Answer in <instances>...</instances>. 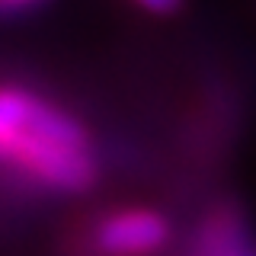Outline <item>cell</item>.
I'll list each match as a JSON object with an SVG mask.
<instances>
[{
  "mask_svg": "<svg viewBox=\"0 0 256 256\" xmlns=\"http://www.w3.org/2000/svg\"><path fill=\"white\" fill-rule=\"evenodd\" d=\"M170 224L157 212H118L106 218L96 230V244L116 256H138L150 253L166 244Z\"/></svg>",
  "mask_w": 256,
  "mask_h": 256,
  "instance_id": "3957f363",
  "label": "cell"
},
{
  "mask_svg": "<svg viewBox=\"0 0 256 256\" xmlns=\"http://www.w3.org/2000/svg\"><path fill=\"white\" fill-rule=\"evenodd\" d=\"M20 4H29V0H6V6H20Z\"/></svg>",
  "mask_w": 256,
  "mask_h": 256,
  "instance_id": "5b68a950",
  "label": "cell"
},
{
  "mask_svg": "<svg viewBox=\"0 0 256 256\" xmlns=\"http://www.w3.org/2000/svg\"><path fill=\"white\" fill-rule=\"evenodd\" d=\"M4 141V154L32 170L38 180L52 182L58 189L77 192L93 182V160L86 157V148H64V144L26 138V134H0Z\"/></svg>",
  "mask_w": 256,
  "mask_h": 256,
  "instance_id": "6da1fadb",
  "label": "cell"
},
{
  "mask_svg": "<svg viewBox=\"0 0 256 256\" xmlns=\"http://www.w3.org/2000/svg\"><path fill=\"white\" fill-rule=\"evenodd\" d=\"M141 10L148 13H157V16H166V13H176L182 6V0H134Z\"/></svg>",
  "mask_w": 256,
  "mask_h": 256,
  "instance_id": "277c9868",
  "label": "cell"
},
{
  "mask_svg": "<svg viewBox=\"0 0 256 256\" xmlns=\"http://www.w3.org/2000/svg\"><path fill=\"white\" fill-rule=\"evenodd\" d=\"M0 134H26V138L64 144V148H86L80 122L16 86L4 90L0 96Z\"/></svg>",
  "mask_w": 256,
  "mask_h": 256,
  "instance_id": "7a4b0ae2",
  "label": "cell"
}]
</instances>
